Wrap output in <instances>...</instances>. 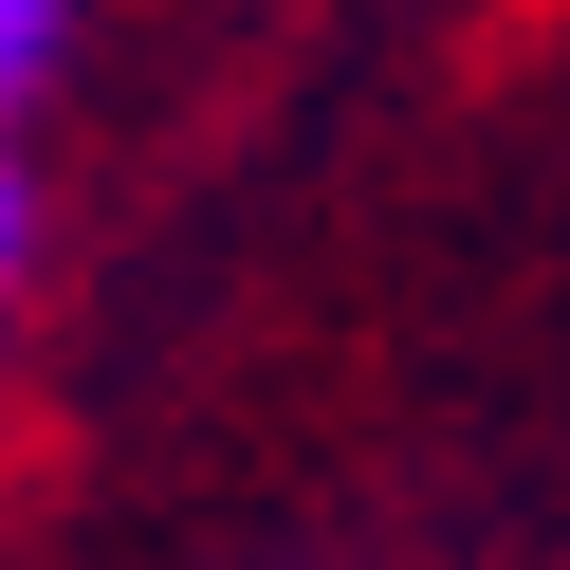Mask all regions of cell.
I'll return each instance as SVG.
<instances>
[{
    "mask_svg": "<svg viewBox=\"0 0 570 570\" xmlns=\"http://www.w3.org/2000/svg\"><path fill=\"white\" fill-rule=\"evenodd\" d=\"M56 38H75V0H0V92H38Z\"/></svg>",
    "mask_w": 570,
    "mask_h": 570,
    "instance_id": "cell-1",
    "label": "cell"
}]
</instances>
